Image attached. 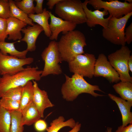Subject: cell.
<instances>
[{
  "label": "cell",
  "instance_id": "obj_1",
  "mask_svg": "<svg viewBox=\"0 0 132 132\" xmlns=\"http://www.w3.org/2000/svg\"><path fill=\"white\" fill-rule=\"evenodd\" d=\"M87 45L84 34L78 30H73L63 34L57 42L58 50L63 61L68 63L77 55L84 54Z\"/></svg>",
  "mask_w": 132,
  "mask_h": 132
},
{
  "label": "cell",
  "instance_id": "obj_2",
  "mask_svg": "<svg viewBox=\"0 0 132 132\" xmlns=\"http://www.w3.org/2000/svg\"><path fill=\"white\" fill-rule=\"evenodd\" d=\"M65 81L61 89L63 98L68 101H72L82 93L89 94L95 97L104 96L95 93L98 91L104 92L97 85H92L88 83L84 77L74 74L71 77L65 74Z\"/></svg>",
  "mask_w": 132,
  "mask_h": 132
},
{
  "label": "cell",
  "instance_id": "obj_3",
  "mask_svg": "<svg viewBox=\"0 0 132 132\" xmlns=\"http://www.w3.org/2000/svg\"><path fill=\"white\" fill-rule=\"evenodd\" d=\"M42 70L37 66H27L22 70L13 74H6L0 77V99L10 89L23 87L28 81L40 80Z\"/></svg>",
  "mask_w": 132,
  "mask_h": 132
},
{
  "label": "cell",
  "instance_id": "obj_4",
  "mask_svg": "<svg viewBox=\"0 0 132 132\" xmlns=\"http://www.w3.org/2000/svg\"><path fill=\"white\" fill-rule=\"evenodd\" d=\"M55 12L59 18L77 25L86 22L82 2L79 0H61L55 5Z\"/></svg>",
  "mask_w": 132,
  "mask_h": 132
},
{
  "label": "cell",
  "instance_id": "obj_5",
  "mask_svg": "<svg viewBox=\"0 0 132 132\" xmlns=\"http://www.w3.org/2000/svg\"><path fill=\"white\" fill-rule=\"evenodd\" d=\"M132 15V12L121 17L112 16L106 28L102 30L103 37L111 43L121 46L125 45L124 30L126 25Z\"/></svg>",
  "mask_w": 132,
  "mask_h": 132
},
{
  "label": "cell",
  "instance_id": "obj_6",
  "mask_svg": "<svg viewBox=\"0 0 132 132\" xmlns=\"http://www.w3.org/2000/svg\"><path fill=\"white\" fill-rule=\"evenodd\" d=\"M41 56L44 64L41 77L50 74L59 75L62 71L59 63L63 61L58 50L57 42L52 41L42 52Z\"/></svg>",
  "mask_w": 132,
  "mask_h": 132
},
{
  "label": "cell",
  "instance_id": "obj_7",
  "mask_svg": "<svg viewBox=\"0 0 132 132\" xmlns=\"http://www.w3.org/2000/svg\"><path fill=\"white\" fill-rule=\"evenodd\" d=\"M131 51L127 46H121L115 52L109 54V61L118 73L120 80L132 83V78L129 74L128 61Z\"/></svg>",
  "mask_w": 132,
  "mask_h": 132
},
{
  "label": "cell",
  "instance_id": "obj_8",
  "mask_svg": "<svg viewBox=\"0 0 132 132\" xmlns=\"http://www.w3.org/2000/svg\"><path fill=\"white\" fill-rule=\"evenodd\" d=\"M96 60L94 55L92 54L78 55L68 63L69 71L83 77L92 78L94 76Z\"/></svg>",
  "mask_w": 132,
  "mask_h": 132
},
{
  "label": "cell",
  "instance_id": "obj_9",
  "mask_svg": "<svg viewBox=\"0 0 132 132\" xmlns=\"http://www.w3.org/2000/svg\"><path fill=\"white\" fill-rule=\"evenodd\" d=\"M88 4L96 10L103 9L107 10L110 15L117 18L122 17L132 12V3L125 1L121 2L118 0H111L109 1L101 0H89Z\"/></svg>",
  "mask_w": 132,
  "mask_h": 132
},
{
  "label": "cell",
  "instance_id": "obj_10",
  "mask_svg": "<svg viewBox=\"0 0 132 132\" xmlns=\"http://www.w3.org/2000/svg\"><path fill=\"white\" fill-rule=\"evenodd\" d=\"M32 57L21 59L3 54L0 52V75L13 74L23 70V66L33 62Z\"/></svg>",
  "mask_w": 132,
  "mask_h": 132
},
{
  "label": "cell",
  "instance_id": "obj_11",
  "mask_svg": "<svg viewBox=\"0 0 132 132\" xmlns=\"http://www.w3.org/2000/svg\"><path fill=\"white\" fill-rule=\"evenodd\" d=\"M93 76L103 77L110 83H116L120 81L118 73L108 60L106 56L102 53L99 54L96 60Z\"/></svg>",
  "mask_w": 132,
  "mask_h": 132
},
{
  "label": "cell",
  "instance_id": "obj_12",
  "mask_svg": "<svg viewBox=\"0 0 132 132\" xmlns=\"http://www.w3.org/2000/svg\"><path fill=\"white\" fill-rule=\"evenodd\" d=\"M88 2V0H86L82 2L83 7L86 18V23L88 26L92 28L95 27L97 25H99L104 28H106L109 20L112 16L110 15L108 18H104V16L108 14V11L105 9H104L102 11L98 10L92 11L89 10L87 7Z\"/></svg>",
  "mask_w": 132,
  "mask_h": 132
},
{
  "label": "cell",
  "instance_id": "obj_13",
  "mask_svg": "<svg viewBox=\"0 0 132 132\" xmlns=\"http://www.w3.org/2000/svg\"><path fill=\"white\" fill-rule=\"evenodd\" d=\"M50 22L49 24L51 35L50 40H57L60 33L64 34L67 32L74 30L77 25L70 22L64 20L56 17L51 11H49Z\"/></svg>",
  "mask_w": 132,
  "mask_h": 132
},
{
  "label": "cell",
  "instance_id": "obj_14",
  "mask_svg": "<svg viewBox=\"0 0 132 132\" xmlns=\"http://www.w3.org/2000/svg\"><path fill=\"white\" fill-rule=\"evenodd\" d=\"M33 101L37 109L41 118L44 117V112L45 109L54 106L48 98L46 91L41 89L37 82L33 80Z\"/></svg>",
  "mask_w": 132,
  "mask_h": 132
},
{
  "label": "cell",
  "instance_id": "obj_15",
  "mask_svg": "<svg viewBox=\"0 0 132 132\" xmlns=\"http://www.w3.org/2000/svg\"><path fill=\"white\" fill-rule=\"evenodd\" d=\"M43 31V28L38 24H34L33 26H29L23 28L21 32L24 34L23 38L20 41L24 42L27 44L26 50L28 51L33 52L36 48V43L40 34Z\"/></svg>",
  "mask_w": 132,
  "mask_h": 132
},
{
  "label": "cell",
  "instance_id": "obj_16",
  "mask_svg": "<svg viewBox=\"0 0 132 132\" xmlns=\"http://www.w3.org/2000/svg\"><path fill=\"white\" fill-rule=\"evenodd\" d=\"M108 96L117 104L121 112L123 126H126L132 123V112L131 109L132 102L119 97L112 94L109 93Z\"/></svg>",
  "mask_w": 132,
  "mask_h": 132
},
{
  "label": "cell",
  "instance_id": "obj_17",
  "mask_svg": "<svg viewBox=\"0 0 132 132\" xmlns=\"http://www.w3.org/2000/svg\"><path fill=\"white\" fill-rule=\"evenodd\" d=\"M7 20V25L5 36L7 37L9 35L8 38L9 40L20 41L22 38L21 30L27 24L15 18L9 17Z\"/></svg>",
  "mask_w": 132,
  "mask_h": 132
},
{
  "label": "cell",
  "instance_id": "obj_18",
  "mask_svg": "<svg viewBox=\"0 0 132 132\" xmlns=\"http://www.w3.org/2000/svg\"><path fill=\"white\" fill-rule=\"evenodd\" d=\"M21 124L30 126L41 118L34 103L32 101L22 112Z\"/></svg>",
  "mask_w": 132,
  "mask_h": 132
},
{
  "label": "cell",
  "instance_id": "obj_19",
  "mask_svg": "<svg viewBox=\"0 0 132 132\" xmlns=\"http://www.w3.org/2000/svg\"><path fill=\"white\" fill-rule=\"evenodd\" d=\"M49 12V11L45 8L42 13L28 15L29 17L32 20L33 22H36L43 28L45 34L49 37L51 35L48 22V19L50 18Z\"/></svg>",
  "mask_w": 132,
  "mask_h": 132
},
{
  "label": "cell",
  "instance_id": "obj_20",
  "mask_svg": "<svg viewBox=\"0 0 132 132\" xmlns=\"http://www.w3.org/2000/svg\"><path fill=\"white\" fill-rule=\"evenodd\" d=\"M20 40L12 43H8L5 41L0 42V52L3 55H8L16 57L21 59H25L28 52L26 49L20 51L15 48L14 44L17 42H20Z\"/></svg>",
  "mask_w": 132,
  "mask_h": 132
},
{
  "label": "cell",
  "instance_id": "obj_21",
  "mask_svg": "<svg viewBox=\"0 0 132 132\" xmlns=\"http://www.w3.org/2000/svg\"><path fill=\"white\" fill-rule=\"evenodd\" d=\"M113 87L121 98L132 102V82L121 81L113 85Z\"/></svg>",
  "mask_w": 132,
  "mask_h": 132
},
{
  "label": "cell",
  "instance_id": "obj_22",
  "mask_svg": "<svg viewBox=\"0 0 132 132\" xmlns=\"http://www.w3.org/2000/svg\"><path fill=\"white\" fill-rule=\"evenodd\" d=\"M33 82L31 81H29L22 87L19 110L22 112V110L33 101Z\"/></svg>",
  "mask_w": 132,
  "mask_h": 132
},
{
  "label": "cell",
  "instance_id": "obj_23",
  "mask_svg": "<svg viewBox=\"0 0 132 132\" xmlns=\"http://www.w3.org/2000/svg\"><path fill=\"white\" fill-rule=\"evenodd\" d=\"M10 7L9 17L15 18L26 23L30 26L34 25L32 20L28 15L18 8L15 4L14 1L8 0Z\"/></svg>",
  "mask_w": 132,
  "mask_h": 132
},
{
  "label": "cell",
  "instance_id": "obj_24",
  "mask_svg": "<svg viewBox=\"0 0 132 132\" xmlns=\"http://www.w3.org/2000/svg\"><path fill=\"white\" fill-rule=\"evenodd\" d=\"M64 118L60 116L52 121L50 123V126L46 129L47 132H58L62 128L68 126L72 128L75 126L76 122L73 118H70L65 121Z\"/></svg>",
  "mask_w": 132,
  "mask_h": 132
},
{
  "label": "cell",
  "instance_id": "obj_25",
  "mask_svg": "<svg viewBox=\"0 0 132 132\" xmlns=\"http://www.w3.org/2000/svg\"><path fill=\"white\" fill-rule=\"evenodd\" d=\"M10 112L11 119L10 132H23L24 127L21 124L22 112L18 110Z\"/></svg>",
  "mask_w": 132,
  "mask_h": 132
},
{
  "label": "cell",
  "instance_id": "obj_26",
  "mask_svg": "<svg viewBox=\"0 0 132 132\" xmlns=\"http://www.w3.org/2000/svg\"><path fill=\"white\" fill-rule=\"evenodd\" d=\"M11 121L10 112L0 106V132H10Z\"/></svg>",
  "mask_w": 132,
  "mask_h": 132
},
{
  "label": "cell",
  "instance_id": "obj_27",
  "mask_svg": "<svg viewBox=\"0 0 132 132\" xmlns=\"http://www.w3.org/2000/svg\"><path fill=\"white\" fill-rule=\"evenodd\" d=\"M34 0H16L14 1L16 5L28 15L34 14L35 7Z\"/></svg>",
  "mask_w": 132,
  "mask_h": 132
},
{
  "label": "cell",
  "instance_id": "obj_28",
  "mask_svg": "<svg viewBox=\"0 0 132 132\" xmlns=\"http://www.w3.org/2000/svg\"><path fill=\"white\" fill-rule=\"evenodd\" d=\"M0 106L10 112L19 110L20 106V101L2 97L0 99Z\"/></svg>",
  "mask_w": 132,
  "mask_h": 132
},
{
  "label": "cell",
  "instance_id": "obj_29",
  "mask_svg": "<svg viewBox=\"0 0 132 132\" xmlns=\"http://www.w3.org/2000/svg\"><path fill=\"white\" fill-rule=\"evenodd\" d=\"M22 87L20 86L10 89L6 92L2 97L20 101Z\"/></svg>",
  "mask_w": 132,
  "mask_h": 132
},
{
  "label": "cell",
  "instance_id": "obj_30",
  "mask_svg": "<svg viewBox=\"0 0 132 132\" xmlns=\"http://www.w3.org/2000/svg\"><path fill=\"white\" fill-rule=\"evenodd\" d=\"M10 7L8 0H0V18L7 19L9 17Z\"/></svg>",
  "mask_w": 132,
  "mask_h": 132
},
{
  "label": "cell",
  "instance_id": "obj_31",
  "mask_svg": "<svg viewBox=\"0 0 132 132\" xmlns=\"http://www.w3.org/2000/svg\"><path fill=\"white\" fill-rule=\"evenodd\" d=\"M7 25V19L0 18V39L2 41L7 37L5 35Z\"/></svg>",
  "mask_w": 132,
  "mask_h": 132
},
{
  "label": "cell",
  "instance_id": "obj_32",
  "mask_svg": "<svg viewBox=\"0 0 132 132\" xmlns=\"http://www.w3.org/2000/svg\"><path fill=\"white\" fill-rule=\"evenodd\" d=\"M34 124V129L38 132H43L46 130L47 128L46 122L43 120L40 119Z\"/></svg>",
  "mask_w": 132,
  "mask_h": 132
},
{
  "label": "cell",
  "instance_id": "obj_33",
  "mask_svg": "<svg viewBox=\"0 0 132 132\" xmlns=\"http://www.w3.org/2000/svg\"><path fill=\"white\" fill-rule=\"evenodd\" d=\"M125 41L128 44H130L132 41V23L126 28L124 32Z\"/></svg>",
  "mask_w": 132,
  "mask_h": 132
},
{
  "label": "cell",
  "instance_id": "obj_34",
  "mask_svg": "<svg viewBox=\"0 0 132 132\" xmlns=\"http://www.w3.org/2000/svg\"><path fill=\"white\" fill-rule=\"evenodd\" d=\"M34 1L36 3V5L35 7L34 11L36 14L42 13L43 11V4L44 0H35Z\"/></svg>",
  "mask_w": 132,
  "mask_h": 132
},
{
  "label": "cell",
  "instance_id": "obj_35",
  "mask_svg": "<svg viewBox=\"0 0 132 132\" xmlns=\"http://www.w3.org/2000/svg\"><path fill=\"white\" fill-rule=\"evenodd\" d=\"M115 132H132V123L126 126H120Z\"/></svg>",
  "mask_w": 132,
  "mask_h": 132
},
{
  "label": "cell",
  "instance_id": "obj_36",
  "mask_svg": "<svg viewBox=\"0 0 132 132\" xmlns=\"http://www.w3.org/2000/svg\"><path fill=\"white\" fill-rule=\"evenodd\" d=\"M61 0H48L46 4L49 9L52 10L54 6L58 3Z\"/></svg>",
  "mask_w": 132,
  "mask_h": 132
},
{
  "label": "cell",
  "instance_id": "obj_37",
  "mask_svg": "<svg viewBox=\"0 0 132 132\" xmlns=\"http://www.w3.org/2000/svg\"><path fill=\"white\" fill-rule=\"evenodd\" d=\"M81 126V124L78 122H76L74 127L68 132H78L80 130Z\"/></svg>",
  "mask_w": 132,
  "mask_h": 132
},
{
  "label": "cell",
  "instance_id": "obj_38",
  "mask_svg": "<svg viewBox=\"0 0 132 132\" xmlns=\"http://www.w3.org/2000/svg\"><path fill=\"white\" fill-rule=\"evenodd\" d=\"M128 65L129 71L132 72V55L130 56L128 61Z\"/></svg>",
  "mask_w": 132,
  "mask_h": 132
},
{
  "label": "cell",
  "instance_id": "obj_39",
  "mask_svg": "<svg viewBox=\"0 0 132 132\" xmlns=\"http://www.w3.org/2000/svg\"><path fill=\"white\" fill-rule=\"evenodd\" d=\"M112 128L108 127L107 128L106 132H112Z\"/></svg>",
  "mask_w": 132,
  "mask_h": 132
},
{
  "label": "cell",
  "instance_id": "obj_40",
  "mask_svg": "<svg viewBox=\"0 0 132 132\" xmlns=\"http://www.w3.org/2000/svg\"><path fill=\"white\" fill-rule=\"evenodd\" d=\"M126 1H127L128 2V3H132V0H125Z\"/></svg>",
  "mask_w": 132,
  "mask_h": 132
},
{
  "label": "cell",
  "instance_id": "obj_41",
  "mask_svg": "<svg viewBox=\"0 0 132 132\" xmlns=\"http://www.w3.org/2000/svg\"><path fill=\"white\" fill-rule=\"evenodd\" d=\"M0 41H1V39H0Z\"/></svg>",
  "mask_w": 132,
  "mask_h": 132
}]
</instances>
